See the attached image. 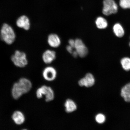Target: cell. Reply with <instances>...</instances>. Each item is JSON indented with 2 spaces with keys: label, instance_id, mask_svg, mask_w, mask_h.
Here are the masks:
<instances>
[{
  "label": "cell",
  "instance_id": "obj_1",
  "mask_svg": "<svg viewBox=\"0 0 130 130\" xmlns=\"http://www.w3.org/2000/svg\"><path fill=\"white\" fill-rule=\"evenodd\" d=\"M0 38L8 45L14 43L16 39V35L12 26L7 23L3 24L0 30Z\"/></svg>",
  "mask_w": 130,
  "mask_h": 130
},
{
  "label": "cell",
  "instance_id": "obj_2",
  "mask_svg": "<svg viewBox=\"0 0 130 130\" xmlns=\"http://www.w3.org/2000/svg\"><path fill=\"white\" fill-rule=\"evenodd\" d=\"M11 61L16 67L24 68L28 64L27 56L25 53L19 50L14 52L11 57Z\"/></svg>",
  "mask_w": 130,
  "mask_h": 130
},
{
  "label": "cell",
  "instance_id": "obj_3",
  "mask_svg": "<svg viewBox=\"0 0 130 130\" xmlns=\"http://www.w3.org/2000/svg\"><path fill=\"white\" fill-rule=\"evenodd\" d=\"M36 96L37 99H41L45 97V101L50 102L52 101L55 98V93L51 87L45 85H42L37 89Z\"/></svg>",
  "mask_w": 130,
  "mask_h": 130
},
{
  "label": "cell",
  "instance_id": "obj_4",
  "mask_svg": "<svg viewBox=\"0 0 130 130\" xmlns=\"http://www.w3.org/2000/svg\"><path fill=\"white\" fill-rule=\"evenodd\" d=\"M102 12L105 16H109L118 12V5L114 0H104Z\"/></svg>",
  "mask_w": 130,
  "mask_h": 130
},
{
  "label": "cell",
  "instance_id": "obj_5",
  "mask_svg": "<svg viewBox=\"0 0 130 130\" xmlns=\"http://www.w3.org/2000/svg\"><path fill=\"white\" fill-rule=\"evenodd\" d=\"M74 49L77 52L78 56L81 58L85 57L88 54V48L80 39L77 38L75 40Z\"/></svg>",
  "mask_w": 130,
  "mask_h": 130
},
{
  "label": "cell",
  "instance_id": "obj_6",
  "mask_svg": "<svg viewBox=\"0 0 130 130\" xmlns=\"http://www.w3.org/2000/svg\"><path fill=\"white\" fill-rule=\"evenodd\" d=\"M57 76L56 70L53 66L46 67L42 72V76L45 80L52 82L56 79Z\"/></svg>",
  "mask_w": 130,
  "mask_h": 130
},
{
  "label": "cell",
  "instance_id": "obj_7",
  "mask_svg": "<svg viewBox=\"0 0 130 130\" xmlns=\"http://www.w3.org/2000/svg\"><path fill=\"white\" fill-rule=\"evenodd\" d=\"M95 82V78L93 75L88 73L85 75V77L79 79L78 84L81 87L89 88L93 86Z\"/></svg>",
  "mask_w": 130,
  "mask_h": 130
},
{
  "label": "cell",
  "instance_id": "obj_8",
  "mask_svg": "<svg viewBox=\"0 0 130 130\" xmlns=\"http://www.w3.org/2000/svg\"><path fill=\"white\" fill-rule=\"evenodd\" d=\"M16 24L18 27L26 31L30 30L31 23L30 19L28 16L25 15H21L16 21Z\"/></svg>",
  "mask_w": 130,
  "mask_h": 130
},
{
  "label": "cell",
  "instance_id": "obj_9",
  "mask_svg": "<svg viewBox=\"0 0 130 130\" xmlns=\"http://www.w3.org/2000/svg\"><path fill=\"white\" fill-rule=\"evenodd\" d=\"M56 52L53 50H45L42 55V59L45 64H51L56 59Z\"/></svg>",
  "mask_w": 130,
  "mask_h": 130
},
{
  "label": "cell",
  "instance_id": "obj_10",
  "mask_svg": "<svg viewBox=\"0 0 130 130\" xmlns=\"http://www.w3.org/2000/svg\"><path fill=\"white\" fill-rule=\"evenodd\" d=\"M47 42L50 47L54 48L58 47L61 44V38L57 35L54 33L50 34L48 36Z\"/></svg>",
  "mask_w": 130,
  "mask_h": 130
},
{
  "label": "cell",
  "instance_id": "obj_11",
  "mask_svg": "<svg viewBox=\"0 0 130 130\" xmlns=\"http://www.w3.org/2000/svg\"><path fill=\"white\" fill-rule=\"evenodd\" d=\"M24 94L28 93L31 90L32 84L31 81L27 78L22 77L18 81Z\"/></svg>",
  "mask_w": 130,
  "mask_h": 130
},
{
  "label": "cell",
  "instance_id": "obj_12",
  "mask_svg": "<svg viewBox=\"0 0 130 130\" xmlns=\"http://www.w3.org/2000/svg\"><path fill=\"white\" fill-rule=\"evenodd\" d=\"M12 118L14 123L17 125H21L23 124L26 120L24 113L18 110H16L13 113Z\"/></svg>",
  "mask_w": 130,
  "mask_h": 130
},
{
  "label": "cell",
  "instance_id": "obj_13",
  "mask_svg": "<svg viewBox=\"0 0 130 130\" xmlns=\"http://www.w3.org/2000/svg\"><path fill=\"white\" fill-rule=\"evenodd\" d=\"M24 94L18 83H14L11 89V95L13 99L16 100H19Z\"/></svg>",
  "mask_w": 130,
  "mask_h": 130
},
{
  "label": "cell",
  "instance_id": "obj_14",
  "mask_svg": "<svg viewBox=\"0 0 130 130\" xmlns=\"http://www.w3.org/2000/svg\"><path fill=\"white\" fill-rule=\"evenodd\" d=\"M65 111L68 113H70L75 111L77 109V105L74 101L70 99L66 100L64 104Z\"/></svg>",
  "mask_w": 130,
  "mask_h": 130
},
{
  "label": "cell",
  "instance_id": "obj_15",
  "mask_svg": "<svg viewBox=\"0 0 130 130\" xmlns=\"http://www.w3.org/2000/svg\"><path fill=\"white\" fill-rule=\"evenodd\" d=\"M121 95L125 101L130 102V82L122 88Z\"/></svg>",
  "mask_w": 130,
  "mask_h": 130
},
{
  "label": "cell",
  "instance_id": "obj_16",
  "mask_svg": "<svg viewBox=\"0 0 130 130\" xmlns=\"http://www.w3.org/2000/svg\"><path fill=\"white\" fill-rule=\"evenodd\" d=\"M95 23L97 28L99 29H104L108 26V21L105 18L102 16H99L96 18Z\"/></svg>",
  "mask_w": 130,
  "mask_h": 130
},
{
  "label": "cell",
  "instance_id": "obj_17",
  "mask_svg": "<svg viewBox=\"0 0 130 130\" xmlns=\"http://www.w3.org/2000/svg\"><path fill=\"white\" fill-rule=\"evenodd\" d=\"M113 33L117 37L121 38L124 36V30L121 24L119 23L115 24L113 26Z\"/></svg>",
  "mask_w": 130,
  "mask_h": 130
},
{
  "label": "cell",
  "instance_id": "obj_18",
  "mask_svg": "<svg viewBox=\"0 0 130 130\" xmlns=\"http://www.w3.org/2000/svg\"><path fill=\"white\" fill-rule=\"evenodd\" d=\"M121 64L123 69L125 71L130 70V58L128 57L123 58L121 59Z\"/></svg>",
  "mask_w": 130,
  "mask_h": 130
},
{
  "label": "cell",
  "instance_id": "obj_19",
  "mask_svg": "<svg viewBox=\"0 0 130 130\" xmlns=\"http://www.w3.org/2000/svg\"><path fill=\"white\" fill-rule=\"evenodd\" d=\"M96 122L99 124H102L104 123L106 118L104 115L102 113L98 114L95 117Z\"/></svg>",
  "mask_w": 130,
  "mask_h": 130
},
{
  "label": "cell",
  "instance_id": "obj_20",
  "mask_svg": "<svg viewBox=\"0 0 130 130\" xmlns=\"http://www.w3.org/2000/svg\"><path fill=\"white\" fill-rule=\"evenodd\" d=\"M119 4L123 9H130V0H120Z\"/></svg>",
  "mask_w": 130,
  "mask_h": 130
},
{
  "label": "cell",
  "instance_id": "obj_21",
  "mask_svg": "<svg viewBox=\"0 0 130 130\" xmlns=\"http://www.w3.org/2000/svg\"><path fill=\"white\" fill-rule=\"evenodd\" d=\"M74 48L69 45H67L66 47V49L67 51L71 54L72 53L73 51H74Z\"/></svg>",
  "mask_w": 130,
  "mask_h": 130
},
{
  "label": "cell",
  "instance_id": "obj_22",
  "mask_svg": "<svg viewBox=\"0 0 130 130\" xmlns=\"http://www.w3.org/2000/svg\"><path fill=\"white\" fill-rule=\"evenodd\" d=\"M69 45L74 48L75 43V40L73 39H70L68 41Z\"/></svg>",
  "mask_w": 130,
  "mask_h": 130
},
{
  "label": "cell",
  "instance_id": "obj_23",
  "mask_svg": "<svg viewBox=\"0 0 130 130\" xmlns=\"http://www.w3.org/2000/svg\"><path fill=\"white\" fill-rule=\"evenodd\" d=\"M71 54L72 55L73 57L75 58H77L78 56V55L77 52H76L75 50H74V51H73Z\"/></svg>",
  "mask_w": 130,
  "mask_h": 130
},
{
  "label": "cell",
  "instance_id": "obj_24",
  "mask_svg": "<svg viewBox=\"0 0 130 130\" xmlns=\"http://www.w3.org/2000/svg\"><path fill=\"white\" fill-rule=\"evenodd\" d=\"M129 46L130 47V42H129Z\"/></svg>",
  "mask_w": 130,
  "mask_h": 130
}]
</instances>
